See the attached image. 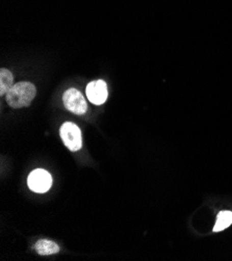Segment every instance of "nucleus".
Returning a JSON list of instances; mask_svg holds the SVG:
<instances>
[{
    "label": "nucleus",
    "mask_w": 232,
    "mask_h": 261,
    "mask_svg": "<svg viewBox=\"0 0 232 261\" xmlns=\"http://www.w3.org/2000/svg\"><path fill=\"white\" fill-rule=\"evenodd\" d=\"M14 86V76L13 74L7 70H0V95L5 96Z\"/></svg>",
    "instance_id": "7"
},
{
    "label": "nucleus",
    "mask_w": 232,
    "mask_h": 261,
    "mask_svg": "<svg viewBox=\"0 0 232 261\" xmlns=\"http://www.w3.org/2000/svg\"><path fill=\"white\" fill-rule=\"evenodd\" d=\"M63 102L65 108L75 115H84L88 110V104L83 94L73 88L64 93Z\"/></svg>",
    "instance_id": "3"
},
{
    "label": "nucleus",
    "mask_w": 232,
    "mask_h": 261,
    "mask_svg": "<svg viewBox=\"0 0 232 261\" xmlns=\"http://www.w3.org/2000/svg\"><path fill=\"white\" fill-rule=\"evenodd\" d=\"M36 94V87L32 83H18L7 93V103L13 109L27 108L31 106Z\"/></svg>",
    "instance_id": "1"
},
{
    "label": "nucleus",
    "mask_w": 232,
    "mask_h": 261,
    "mask_svg": "<svg viewBox=\"0 0 232 261\" xmlns=\"http://www.w3.org/2000/svg\"><path fill=\"white\" fill-rule=\"evenodd\" d=\"M28 185L33 192L43 194L49 191V189L51 188V185H53V178H51V175L47 171L37 169L30 174L28 179Z\"/></svg>",
    "instance_id": "4"
},
{
    "label": "nucleus",
    "mask_w": 232,
    "mask_h": 261,
    "mask_svg": "<svg viewBox=\"0 0 232 261\" xmlns=\"http://www.w3.org/2000/svg\"><path fill=\"white\" fill-rule=\"evenodd\" d=\"M109 92H108V86L106 82L101 80L92 82L87 87V97L89 100L96 106H101L105 103L108 99Z\"/></svg>",
    "instance_id": "5"
},
{
    "label": "nucleus",
    "mask_w": 232,
    "mask_h": 261,
    "mask_svg": "<svg viewBox=\"0 0 232 261\" xmlns=\"http://www.w3.org/2000/svg\"><path fill=\"white\" fill-rule=\"evenodd\" d=\"M35 250L43 256H47V255H53V254H57L60 252V247L51 241H47V240H42L39 241L36 246H35Z\"/></svg>",
    "instance_id": "6"
},
{
    "label": "nucleus",
    "mask_w": 232,
    "mask_h": 261,
    "mask_svg": "<svg viewBox=\"0 0 232 261\" xmlns=\"http://www.w3.org/2000/svg\"><path fill=\"white\" fill-rule=\"evenodd\" d=\"M60 136L64 143V145L70 151H79L83 147V139L82 132L79 126L74 123L66 122L61 126Z\"/></svg>",
    "instance_id": "2"
},
{
    "label": "nucleus",
    "mask_w": 232,
    "mask_h": 261,
    "mask_svg": "<svg viewBox=\"0 0 232 261\" xmlns=\"http://www.w3.org/2000/svg\"><path fill=\"white\" fill-rule=\"evenodd\" d=\"M232 224V213L231 212H221L218 216L216 225L214 227L215 232L222 231Z\"/></svg>",
    "instance_id": "8"
}]
</instances>
